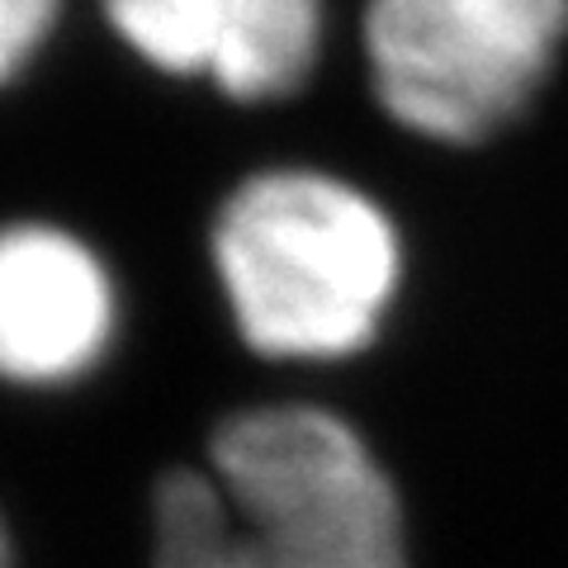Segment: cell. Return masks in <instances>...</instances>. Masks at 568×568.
Masks as SVG:
<instances>
[{
    "label": "cell",
    "instance_id": "cell-6",
    "mask_svg": "<svg viewBox=\"0 0 568 568\" xmlns=\"http://www.w3.org/2000/svg\"><path fill=\"white\" fill-rule=\"evenodd\" d=\"M62 0H0V81H10L48 39Z\"/></svg>",
    "mask_w": 568,
    "mask_h": 568
},
{
    "label": "cell",
    "instance_id": "cell-7",
    "mask_svg": "<svg viewBox=\"0 0 568 568\" xmlns=\"http://www.w3.org/2000/svg\"><path fill=\"white\" fill-rule=\"evenodd\" d=\"M0 568H10V545H6V526H0Z\"/></svg>",
    "mask_w": 568,
    "mask_h": 568
},
{
    "label": "cell",
    "instance_id": "cell-3",
    "mask_svg": "<svg viewBox=\"0 0 568 568\" xmlns=\"http://www.w3.org/2000/svg\"><path fill=\"white\" fill-rule=\"evenodd\" d=\"M568 29V0H369L365 52L388 114L474 142L530 100Z\"/></svg>",
    "mask_w": 568,
    "mask_h": 568
},
{
    "label": "cell",
    "instance_id": "cell-2",
    "mask_svg": "<svg viewBox=\"0 0 568 568\" xmlns=\"http://www.w3.org/2000/svg\"><path fill=\"white\" fill-rule=\"evenodd\" d=\"M227 304L265 355L336 361L375 336L398 284V233L384 209L317 171H265L213 227Z\"/></svg>",
    "mask_w": 568,
    "mask_h": 568
},
{
    "label": "cell",
    "instance_id": "cell-4",
    "mask_svg": "<svg viewBox=\"0 0 568 568\" xmlns=\"http://www.w3.org/2000/svg\"><path fill=\"white\" fill-rule=\"evenodd\" d=\"M114 336V284L81 237L48 223L0 227V379L67 384Z\"/></svg>",
    "mask_w": 568,
    "mask_h": 568
},
{
    "label": "cell",
    "instance_id": "cell-5",
    "mask_svg": "<svg viewBox=\"0 0 568 568\" xmlns=\"http://www.w3.org/2000/svg\"><path fill=\"white\" fill-rule=\"evenodd\" d=\"M104 10L148 62L209 71L237 100L294 91L323 39V0H104Z\"/></svg>",
    "mask_w": 568,
    "mask_h": 568
},
{
    "label": "cell",
    "instance_id": "cell-1",
    "mask_svg": "<svg viewBox=\"0 0 568 568\" xmlns=\"http://www.w3.org/2000/svg\"><path fill=\"white\" fill-rule=\"evenodd\" d=\"M156 568H407L403 507L369 446L323 407H256L219 426L209 474L152 503Z\"/></svg>",
    "mask_w": 568,
    "mask_h": 568
}]
</instances>
